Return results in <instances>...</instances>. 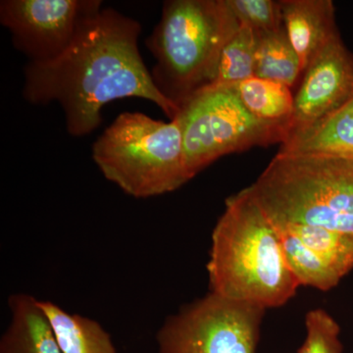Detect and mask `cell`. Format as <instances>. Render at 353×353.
I'll use <instances>...</instances> for the list:
<instances>
[{
    "mask_svg": "<svg viewBox=\"0 0 353 353\" xmlns=\"http://www.w3.org/2000/svg\"><path fill=\"white\" fill-rule=\"evenodd\" d=\"M141 26L102 2L83 16L69 48L53 61L24 69L23 97L34 105L57 102L69 134L82 138L102 122V109L117 99H145L169 120L180 109L158 92L139 48Z\"/></svg>",
    "mask_w": 353,
    "mask_h": 353,
    "instance_id": "1",
    "label": "cell"
},
{
    "mask_svg": "<svg viewBox=\"0 0 353 353\" xmlns=\"http://www.w3.org/2000/svg\"><path fill=\"white\" fill-rule=\"evenodd\" d=\"M208 273L210 292L264 309L285 305L301 287L277 228L248 188L226 201L213 230Z\"/></svg>",
    "mask_w": 353,
    "mask_h": 353,
    "instance_id": "2",
    "label": "cell"
},
{
    "mask_svg": "<svg viewBox=\"0 0 353 353\" xmlns=\"http://www.w3.org/2000/svg\"><path fill=\"white\" fill-rule=\"evenodd\" d=\"M241 24L227 0H167L145 43L155 60L153 83L180 109L213 82L221 53Z\"/></svg>",
    "mask_w": 353,
    "mask_h": 353,
    "instance_id": "3",
    "label": "cell"
},
{
    "mask_svg": "<svg viewBox=\"0 0 353 353\" xmlns=\"http://www.w3.org/2000/svg\"><path fill=\"white\" fill-rule=\"evenodd\" d=\"M276 227L307 225L353 236V159L280 153L248 187Z\"/></svg>",
    "mask_w": 353,
    "mask_h": 353,
    "instance_id": "4",
    "label": "cell"
},
{
    "mask_svg": "<svg viewBox=\"0 0 353 353\" xmlns=\"http://www.w3.org/2000/svg\"><path fill=\"white\" fill-rule=\"evenodd\" d=\"M92 155L104 178L136 199L168 194L190 180L176 120L121 113L94 141Z\"/></svg>",
    "mask_w": 353,
    "mask_h": 353,
    "instance_id": "5",
    "label": "cell"
},
{
    "mask_svg": "<svg viewBox=\"0 0 353 353\" xmlns=\"http://www.w3.org/2000/svg\"><path fill=\"white\" fill-rule=\"evenodd\" d=\"M190 180L230 153L282 143L285 127L255 118L233 88L208 87L187 99L175 118Z\"/></svg>",
    "mask_w": 353,
    "mask_h": 353,
    "instance_id": "6",
    "label": "cell"
},
{
    "mask_svg": "<svg viewBox=\"0 0 353 353\" xmlns=\"http://www.w3.org/2000/svg\"><path fill=\"white\" fill-rule=\"evenodd\" d=\"M265 310L209 292L165 320L158 353H256Z\"/></svg>",
    "mask_w": 353,
    "mask_h": 353,
    "instance_id": "7",
    "label": "cell"
},
{
    "mask_svg": "<svg viewBox=\"0 0 353 353\" xmlns=\"http://www.w3.org/2000/svg\"><path fill=\"white\" fill-rule=\"evenodd\" d=\"M101 0H2L0 23L31 63H48L69 48L83 16Z\"/></svg>",
    "mask_w": 353,
    "mask_h": 353,
    "instance_id": "8",
    "label": "cell"
},
{
    "mask_svg": "<svg viewBox=\"0 0 353 353\" xmlns=\"http://www.w3.org/2000/svg\"><path fill=\"white\" fill-rule=\"evenodd\" d=\"M352 97L353 53L338 32L303 72L285 138L333 115Z\"/></svg>",
    "mask_w": 353,
    "mask_h": 353,
    "instance_id": "9",
    "label": "cell"
},
{
    "mask_svg": "<svg viewBox=\"0 0 353 353\" xmlns=\"http://www.w3.org/2000/svg\"><path fill=\"white\" fill-rule=\"evenodd\" d=\"M283 25L301 68L338 34L336 9L332 0H281Z\"/></svg>",
    "mask_w": 353,
    "mask_h": 353,
    "instance_id": "10",
    "label": "cell"
},
{
    "mask_svg": "<svg viewBox=\"0 0 353 353\" xmlns=\"http://www.w3.org/2000/svg\"><path fill=\"white\" fill-rule=\"evenodd\" d=\"M8 307L10 317L0 339V353H62L38 299L12 294Z\"/></svg>",
    "mask_w": 353,
    "mask_h": 353,
    "instance_id": "11",
    "label": "cell"
},
{
    "mask_svg": "<svg viewBox=\"0 0 353 353\" xmlns=\"http://www.w3.org/2000/svg\"><path fill=\"white\" fill-rule=\"evenodd\" d=\"M279 152L333 155L353 159V97L326 119L290 134L281 143Z\"/></svg>",
    "mask_w": 353,
    "mask_h": 353,
    "instance_id": "12",
    "label": "cell"
},
{
    "mask_svg": "<svg viewBox=\"0 0 353 353\" xmlns=\"http://www.w3.org/2000/svg\"><path fill=\"white\" fill-rule=\"evenodd\" d=\"M62 353H118L110 334L95 320L72 314L54 303L38 299Z\"/></svg>",
    "mask_w": 353,
    "mask_h": 353,
    "instance_id": "13",
    "label": "cell"
},
{
    "mask_svg": "<svg viewBox=\"0 0 353 353\" xmlns=\"http://www.w3.org/2000/svg\"><path fill=\"white\" fill-rule=\"evenodd\" d=\"M233 88L245 108L255 118L281 125L287 132L294 112V95L290 88L254 76Z\"/></svg>",
    "mask_w": 353,
    "mask_h": 353,
    "instance_id": "14",
    "label": "cell"
},
{
    "mask_svg": "<svg viewBox=\"0 0 353 353\" xmlns=\"http://www.w3.org/2000/svg\"><path fill=\"white\" fill-rule=\"evenodd\" d=\"M303 74L301 60L284 26L274 31L257 32L255 77L292 88Z\"/></svg>",
    "mask_w": 353,
    "mask_h": 353,
    "instance_id": "15",
    "label": "cell"
},
{
    "mask_svg": "<svg viewBox=\"0 0 353 353\" xmlns=\"http://www.w3.org/2000/svg\"><path fill=\"white\" fill-rule=\"evenodd\" d=\"M277 228V227H276ZM285 261L299 284L327 292L336 287L341 276L296 234L279 229Z\"/></svg>",
    "mask_w": 353,
    "mask_h": 353,
    "instance_id": "16",
    "label": "cell"
},
{
    "mask_svg": "<svg viewBox=\"0 0 353 353\" xmlns=\"http://www.w3.org/2000/svg\"><path fill=\"white\" fill-rule=\"evenodd\" d=\"M257 32L241 25L221 53L214 82L209 87L233 88L255 76Z\"/></svg>",
    "mask_w": 353,
    "mask_h": 353,
    "instance_id": "17",
    "label": "cell"
},
{
    "mask_svg": "<svg viewBox=\"0 0 353 353\" xmlns=\"http://www.w3.org/2000/svg\"><path fill=\"white\" fill-rule=\"evenodd\" d=\"M277 228L296 234L304 245L319 255L341 279L352 270L353 236L307 225H285Z\"/></svg>",
    "mask_w": 353,
    "mask_h": 353,
    "instance_id": "18",
    "label": "cell"
},
{
    "mask_svg": "<svg viewBox=\"0 0 353 353\" xmlns=\"http://www.w3.org/2000/svg\"><path fill=\"white\" fill-rule=\"evenodd\" d=\"M305 326L307 336L299 353H343L340 326L327 311H308Z\"/></svg>",
    "mask_w": 353,
    "mask_h": 353,
    "instance_id": "19",
    "label": "cell"
},
{
    "mask_svg": "<svg viewBox=\"0 0 353 353\" xmlns=\"http://www.w3.org/2000/svg\"><path fill=\"white\" fill-rule=\"evenodd\" d=\"M241 25L256 32L274 31L282 27L281 2L274 0H227Z\"/></svg>",
    "mask_w": 353,
    "mask_h": 353,
    "instance_id": "20",
    "label": "cell"
}]
</instances>
